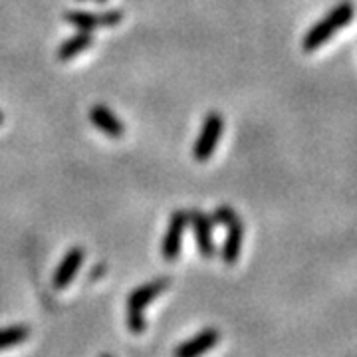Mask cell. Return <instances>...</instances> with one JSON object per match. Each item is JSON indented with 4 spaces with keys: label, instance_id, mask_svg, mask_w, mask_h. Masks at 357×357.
Masks as SVG:
<instances>
[{
    "label": "cell",
    "instance_id": "13",
    "mask_svg": "<svg viewBox=\"0 0 357 357\" xmlns=\"http://www.w3.org/2000/svg\"><path fill=\"white\" fill-rule=\"evenodd\" d=\"M238 218V215H236V211L232 208V206H229V204H220L218 208H215V213H213V217H211V220L213 222H217V225H230L232 220H236Z\"/></svg>",
    "mask_w": 357,
    "mask_h": 357
},
{
    "label": "cell",
    "instance_id": "11",
    "mask_svg": "<svg viewBox=\"0 0 357 357\" xmlns=\"http://www.w3.org/2000/svg\"><path fill=\"white\" fill-rule=\"evenodd\" d=\"M93 44V32L91 30H79L77 34L74 36H70V38H66L62 44H60V48L56 52V56H58V60L60 62H70V60H74L77 54H82L84 50H88L89 46Z\"/></svg>",
    "mask_w": 357,
    "mask_h": 357
},
{
    "label": "cell",
    "instance_id": "4",
    "mask_svg": "<svg viewBox=\"0 0 357 357\" xmlns=\"http://www.w3.org/2000/svg\"><path fill=\"white\" fill-rule=\"evenodd\" d=\"M66 22L76 26L79 30H96V28H114L123 20V10H105V13H84V10H72L64 14Z\"/></svg>",
    "mask_w": 357,
    "mask_h": 357
},
{
    "label": "cell",
    "instance_id": "15",
    "mask_svg": "<svg viewBox=\"0 0 357 357\" xmlns=\"http://www.w3.org/2000/svg\"><path fill=\"white\" fill-rule=\"evenodd\" d=\"M2 121H4V115H2V112H0V126H2Z\"/></svg>",
    "mask_w": 357,
    "mask_h": 357
},
{
    "label": "cell",
    "instance_id": "2",
    "mask_svg": "<svg viewBox=\"0 0 357 357\" xmlns=\"http://www.w3.org/2000/svg\"><path fill=\"white\" fill-rule=\"evenodd\" d=\"M222 129H225V119L218 112H211L204 117L203 129H201L199 137L192 145V159L195 161L204 163L213 157L218 141H220V135H222Z\"/></svg>",
    "mask_w": 357,
    "mask_h": 357
},
{
    "label": "cell",
    "instance_id": "7",
    "mask_svg": "<svg viewBox=\"0 0 357 357\" xmlns=\"http://www.w3.org/2000/svg\"><path fill=\"white\" fill-rule=\"evenodd\" d=\"M89 121L112 139H119L126 133V126L121 123V119L103 103H98L89 109Z\"/></svg>",
    "mask_w": 357,
    "mask_h": 357
},
{
    "label": "cell",
    "instance_id": "3",
    "mask_svg": "<svg viewBox=\"0 0 357 357\" xmlns=\"http://www.w3.org/2000/svg\"><path fill=\"white\" fill-rule=\"evenodd\" d=\"M189 227V213L187 211H175L171 215L169 227H167L163 243H161V256L165 258L167 262L177 260L181 255V246H183V236L185 230Z\"/></svg>",
    "mask_w": 357,
    "mask_h": 357
},
{
    "label": "cell",
    "instance_id": "6",
    "mask_svg": "<svg viewBox=\"0 0 357 357\" xmlns=\"http://www.w3.org/2000/svg\"><path fill=\"white\" fill-rule=\"evenodd\" d=\"M84 250L79 248V246H74V248H70L66 256L62 258V262H60V266L56 268V272H54V276H52V286L56 288V290H64L66 286H70L72 280L76 278L77 270L82 268V262H84Z\"/></svg>",
    "mask_w": 357,
    "mask_h": 357
},
{
    "label": "cell",
    "instance_id": "16",
    "mask_svg": "<svg viewBox=\"0 0 357 357\" xmlns=\"http://www.w3.org/2000/svg\"><path fill=\"white\" fill-rule=\"evenodd\" d=\"M96 2H98V4H105L107 0H96Z\"/></svg>",
    "mask_w": 357,
    "mask_h": 357
},
{
    "label": "cell",
    "instance_id": "10",
    "mask_svg": "<svg viewBox=\"0 0 357 357\" xmlns=\"http://www.w3.org/2000/svg\"><path fill=\"white\" fill-rule=\"evenodd\" d=\"M227 236H225V244L220 248V256L225 260L227 266L236 264L238 256H241V248H243L244 241V225L241 218L232 220L230 225H227Z\"/></svg>",
    "mask_w": 357,
    "mask_h": 357
},
{
    "label": "cell",
    "instance_id": "5",
    "mask_svg": "<svg viewBox=\"0 0 357 357\" xmlns=\"http://www.w3.org/2000/svg\"><path fill=\"white\" fill-rule=\"evenodd\" d=\"M189 222H191L192 232H195V243L197 250L203 258H213L217 255V246L213 238V220L203 211H191L189 213Z\"/></svg>",
    "mask_w": 357,
    "mask_h": 357
},
{
    "label": "cell",
    "instance_id": "12",
    "mask_svg": "<svg viewBox=\"0 0 357 357\" xmlns=\"http://www.w3.org/2000/svg\"><path fill=\"white\" fill-rule=\"evenodd\" d=\"M28 335H30V328H28V326H22V324H20V326L4 328V330H0V349L18 345L20 342H24Z\"/></svg>",
    "mask_w": 357,
    "mask_h": 357
},
{
    "label": "cell",
    "instance_id": "1",
    "mask_svg": "<svg viewBox=\"0 0 357 357\" xmlns=\"http://www.w3.org/2000/svg\"><path fill=\"white\" fill-rule=\"evenodd\" d=\"M354 14H356V8H354L351 2L344 0L340 4H335L330 13L326 14L321 20H318L306 32V36L302 40L304 52H314L318 50L319 46H324L337 30H342V28H345V26L351 22Z\"/></svg>",
    "mask_w": 357,
    "mask_h": 357
},
{
    "label": "cell",
    "instance_id": "9",
    "mask_svg": "<svg viewBox=\"0 0 357 357\" xmlns=\"http://www.w3.org/2000/svg\"><path fill=\"white\" fill-rule=\"evenodd\" d=\"M220 340V333L215 328H206L201 333H197L189 342L181 344L175 347V356L177 357H195L201 356L204 351H208L211 347H215Z\"/></svg>",
    "mask_w": 357,
    "mask_h": 357
},
{
    "label": "cell",
    "instance_id": "8",
    "mask_svg": "<svg viewBox=\"0 0 357 357\" xmlns=\"http://www.w3.org/2000/svg\"><path fill=\"white\" fill-rule=\"evenodd\" d=\"M171 286V278L169 276H161L155 280L143 284L139 288H135L133 292L128 296V307L131 310H143L147 304H151L155 298H159Z\"/></svg>",
    "mask_w": 357,
    "mask_h": 357
},
{
    "label": "cell",
    "instance_id": "17",
    "mask_svg": "<svg viewBox=\"0 0 357 357\" xmlns=\"http://www.w3.org/2000/svg\"><path fill=\"white\" fill-rule=\"evenodd\" d=\"M79 2H82V0H79Z\"/></svg>",
    "mask_w": 357,
    "mask_h": 357
},
{
    "label": "cell",
    "instance_id": "14",
    "mask_svg": "<svg viewBox=\"0 0 357 357\" xmlns=\"http://www.w3.org/2000/svg\"><path fill=\"white\" fill-rule=\"evenodd\" d=\"M128 328L131 333L145 332V318H143V310H131V307H128Z\"/></svg>",
    "mask_w": 357,
    "mask_h": 357
}]
</instances>
